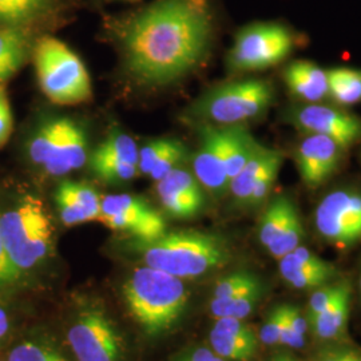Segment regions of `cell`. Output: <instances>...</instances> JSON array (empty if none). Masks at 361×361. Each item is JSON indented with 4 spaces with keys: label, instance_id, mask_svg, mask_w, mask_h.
I'll return each instance as SVG.
<instances>
[{
    "label": "cell",
    "instance_id": "obj_43",
    "mask_svg": "<svg viewBox=\"0 0 361 361\" xmlns=\"http://www.w3.org/2000/svg\"><path fill=\"white\" fill-rule=\"evenodd\" d=\"M286 313H288L289 323L297 334L301 336L307 335V332L310 329V323H308V319L302 314L300 308L295 307V305L286 304Z\"/></svg>",
    "mask_w": 361,
    "mask_h": 361
},
{
    "label": "cell",
    "instance_id": "obj_22",
    "mask_svg": "<svg viewBox=\"0 0 361 361\" xmlns=\"http://www.w3.org/2000/svg\"><path fill=\"white\" fill-rule=\"evenodd\" d=\"M30 38L23 27L0 28V83L15 75L26 61Z\"/></svg>",
    "mask_w": 361,
    "mask_h": 361
},
{
    "label": "cell",
    "instance_id": "obj_4",
    "mask_svg": "<svg viewBox=\"0 0 361 361\" xmlns=\"http://www.w3.org/2000/svg\"><path fill=\"white\" fill-rule=\"evenodd\" d=\"M0 235L13 265L25 273L50 256L52 219L38 197L27 194L0 214Z\"/></svg>",
    "mask_w": 361,
    "mask_h": 361
},
{
    "label": "cell",
    "instance_id": "obj_23",
    "mask_svg": "<svg viewBox=\"0 0 361 361\" xmlns=\"http://www.w3.org/2000/svg\"><path fill=\"white\" fill-rule=\"evenodd\" d=\"M298 214L293 201L286 195H277L267 207L258 226V238L267 249L285 232L290 221Z\"/></svg>",
    "mask_w": 361,
    "mask_h": 361
},
{
    "label": "cell",
    "instance_id": "obj_36",
    "mask_svg": "<svg viewBox=\"0 0 361 361\" xmlns=\"http://www.w3.org/2000/svg\"><path fill=\"white\" fill-rule=\"evenodd\" d=\"M285 305H279L268 314L265 323L259 328L258 340L265 345L280 344V334L284 322Z\"/></svg>",
    "mask_w": 361,
    "mask_h": 361
},
{
    "label": "cell",
    "instance_id": "obj_18",
    "mask_svg": "<svg viewBox=\"0 0 361 361\" xmlns=\"http://www.w3.org/2000/svg\"><path fill=\"white\" fill-rule=\"evenodd\" d=\"M89 157V141L83 126L73 119L63 143L51 162L43 169L47 174L62 177L83 168Z\"/></svg>",
    "mask_w": 361,
    "mask_h": 361
},
{
    "label": "cell",
    "instance_id": "obj_48",
    "mask_svg": "<svg viewBox=\"0 0 361 361\" xmlns=\"http://www.w3.org/2000/svg\"><path fill=\"white\" fill-rule=\"evenodd\" d=\"M0 361H1V360H0Z\"/></svg>",
    "mask_w": 361,
    "mask_h": 361
},
{
    "label": "cell",
    "instance_id": "obj_8",
    "mask_svg": "<svg viewBox=\"0 0 361 361\" xmlns=\"http://www.w3.org/2000/svg\"><path fill=\"white\" fill-rule=\"evenodd\" d=\"M78 361H122L123 338L116 323L98 307L79 310L67 332Z\"/></svg>",
    "mask_w": 361,
    "mask_h": 361
},
{
    "label": "cell",
    "instance_id": "obj_30",
    "mask_svg": "<svg viewBox=\"0 0 361 361\" xmlns=\"http://www.w3.org/2000/svg\"><path fill=\"white\" fill-rule=\"evenodd\" d=\"M138 153L140 147L135 141L123 131H111L99 146L92 152L94 157L109 158L116 161H125L138 166Z\"/></svg>",
    "mask_w": 361,
    "mask_h": 361
},
{
    "label": "cell",
    "instance_id": "obj_24",
    "mask_svg": "<svg viewBox=\"0 0 361 361\" xmlns=\"http://www.w3.org/2000/svg\"><path fill=\"white\" fill-rule=\"evenodd\" d=\"M274 149L268 147L262 143H258L257 149L249 158L245 166L231 180L229 192L232 194L233 200L237 205L245 207L249 201L252 190L261 176L262 170L269 162Z\"/></svg>",
    "mask_w": 361,
    "mask_h": 361
},
{
    "label": "cell",
    "instance_id": "obj_13",
    "mask_svg": "<svg viewBox=\"0 0 361 361\" xmlns=\"http://www.w3.org/2000/svg\"><path fill=\"white\" fill-rule=\"evenodd\" d=\"M157 193L169 216L178 219L195 217L204 207L205 195L193 171L177 168L157 182Z\"/></svg>",
    "mask_w": 361,
    "mask_h": 361
},
{
    "label": "cell",
    "instance_id": "obj_28",
    "mask_svg": "<svg viewBox=\"0 0 361 361\" xmlns=\"http://www.w3.org/2000/svg\"><path fill=\"white\" fill-rule=\"evenodd\" d=\"M212 350L224 360H250L258 347V338H245L212 329L209 335Z\"/></svg>",
    "mask_w": 361,
    "mask_h": 361
},
{
    "label": "cell",
    "instance_id": "obj_27",
    "mask_svg": "<svg viewBox=\"0 0 361 361\" xmlns=\"http://www.w3.org/2000/svg\"><path fill=\"white\" fill-rule=\"evenodd\" d=\"M51 0H0V25L23 27L50 10Z\"/></svg>",
    "mask_w": 361,
    "mask_h": 361
},
{
    "label": "cell",
    "instance_id": "obj_3",
    "mask_svg": "<svg viewBox=\"0 0 361 361\" xmlns=\"http://www.w3.org/2000/svg\"><path fill=\"white\" fill-rule=\"evenodd\" d=\"M123 297L131 317L150 336L170 331L188 302L182 279L147 265L130 274L123 285Z\"/></svg>",
    "mask_w": 361,
    "mask_h": 361
},
{
    "label": "cell",
    "instance_id": "obj_16",
    "mask_svg": "<svg viewBox=\"0 0 361 361\" xmlns=\"http://www.w3.org/2000/svg\"><path fill=\"white\" fill-rule=\"evenodd\" d=\"M290 95L301 104H323L329 99L326 70L308 61H296L283 73Z\"/></svg>",
    "mask_w": 361,
    "mask_h": 361
},
{
    "label": "cell",
    "instance_id": "obj_41",
    "mask_svg": "<svg viewBox=\"0 0 361 361\" xmlns=\"http://www.w3.org/2000/svg\"><path fill=\"white\" fill-rule=\"evenodd\" d=\"M312 361H361V350L350 347L328 348L317 353Z\"/></svg>",
    "mask_w": 361,
    "mask_h": 361
},
{
    "label": "cell",
    "instance_id": "obj_21",
    "mask_svg": "<svg viewBox=\"0 0 361 361\" xmlns=\"http://www.w3.org/2000/svg\"><path fill=\"white\" fill-rule=\"evenodd\" d=\"M349 310H350V285L343 283L341 290L335 301L310 319V324L313 335L320 340H335L343 335L347 329Z\"/></svg>",
    "mask_w": 361,
    "mask_h": 361
},
{
    "label": "cell",
    "instance_id": "obj_14",
    "mask_svg": "<svg viewBox=\"0 0 361 361\" xmlns=\"http://www.w3.org/2000/svg\"><path fill=\"white\" fill-rule=\"evenodd\" d=\"M200 134L201 145L192 159L194 177L207 192L221 197L229 192L231 183L224 162L221 130L207 123Z\"/></svg>",
    "mask_w": 361,
    "mask_h": 361
},
{
    "label": "cell",
    "instance_id": "obj_42",
    "mask_svg": "<svg viewBox=\"0 0 361 361\" xmlns=\"http://www.w3.org/2000/svg\"><path fill=\"white\" fill-rule=\"evenodd\" d=\"M280 344L290 348H302L305 344V336L298 335L289 323L288 313H286V304H285L284 322H283L281 334H280Z\"/></svg>",
    "mask_w": 361,
    "mask_h": 361
},
{
    "label": "cell",
    "instance_id": "obj_5",
    "mask_svg": "<svg viewBox=\"0 0 361 361\" xmlns=\"http://www.w3.org/2000/svg\"><path fill=\"white\" fill-rule=\"evenodd\" d=\"M34 65L39 87L52 104L73 106L90 101V74L83 61L62 40L39 39L34 49Z\"/></svg>",
    "mask_w": 361,
    "mask_h": 361
},
{
    "label": "cell",
    "instance_id": "obj_12",
    "mask_svg": "<svg viewBox=\"0 0 361 361\" xmlns=\"http://www.w3.org/2000/svg\"><path fill=\"white\" fill-rule=\"evenodd\" d=\"M340 143L320 134H304L295 152V162L305 186L316 189L329 180L340 166L344 153Z\"/></svg>",
    "mask_w": 361,
    "mask_h": 361
},
{
    "label": "cell",
    "instance_id": "obj_10",
    "mask_svg": "<svg viewBox=\"0 0 361 361\" xmlns=\"http://www.w3.org/2000/svg\"><path fill=\"white\" fill-rule=\"evenodd\" d=\"M314 226L328 243L340 247L361 241V193L335 190L314 210Z\"/></svg>",
    "mask_w": 361,
    "mask_h": 361
},
{
    "label": "cell",
    "instance_id": "obj_37",
    "mask_svg": "<svg viewBox=\"0 0 361 361\" xmlns=\"http://www.w3.org/2000/svg\"><path fill=\"white\" fill-rule=\"evenodd\" d=\"M341 286L343 283H337V284L323 285L314 289L308 304V316H307L308 323L310 319L322 313L335 301L336 297L341 290Z\"/></svg>",
    "mask_w": 361,
    "mask_h": 361
},
{
    "label": "cell",
    "instance_id": "obj_20",
    "mask_svg": "<svg viewBox=\"0 0 361 361\" xmlns=\"http://www.w3.org/2000/svg\"><path fill=\"white\" fill-rule=\"evenodd\" d=\"M219 130L226 174L229 180H232L245 166L259 142L244 125L219 126Z\"/></svg>",
    "mask_w": 361,
    "mask_h": 361
},
{
    "label": "cell",
    "instance_id": "obj_25",
    "mask_svg": "<svg viewBox=\"0 0 361 361\" xmlns=\"http://www.w3.org/2000/svg\"><path fill=\"white\" fill-rule=\"evenodd\" d=\"M280 261V273L281 277L289 285L296 289H316L323 285H326L335 279L337 271L335 265L331 268L314 269L307 268L298 264L289 255H286Z\"/></svg>",
    "mask_w": 361,
    "mask_h": 361
},
{
    "label": "cell",
    "instance_id": "obj_7",
    "mask_svg": "<svg viewBox=\"0 0 361 361\" xmlns=\"http://www.w3.org/2000/svg\"><path fill=\"white\" fill-rule=\"evenodd\" d=\"M296 46L295 34L281 23L258 22L244 27L228 55L233 73L261 71L285 61Z\"/></svg>",
    "mask_w": 361,
    "mask_h": 361
},
{
    "label": "cell",
    "instance_id": "obj_31",
    "mask_svg": "<svg viewBox=\"0 0 361 361\" xmlns=\"http://www.w3.org/2000/svg\"><path fill=\"white\" fill-rule=\"evenodd\" d=\"M91 171L106 183L121 185L134 180L140 173L138 166L125 161H116L109 158H99L91 155Z\"/></svg>",
    "mask_w": 361,
    "mask_h": 361
},
{
    "label": "cell",
    "instance_id": "obj_11",
    "mask_svg": "<svg viewBox=\"0 0 361 361\" xmlns=\"http://www.w3.org/2000/svg\"><path fill=\"white\" fill-rule=\"evenodd\" d=\"M286 121L302 134L332 138L344 149L361 141V118L335 106L300 104L286 111Z\"/></svg>",
    "mask_w": 361,
    "mask_h": 361
},
{
    "label": "cell",
    "instance_id": "obj_33",
    "mask_svg": "<svg viewBox=\"0 0 361 361\" xmlns=\"http://www.w3.org/2000/svg\"><path fill=\"white\" fill-rule=\"evenodd\" d=\"M283 162H284L283 152L274 149L269 162L267 164V166L262 170L261 176L258 177L257 182H256V185L252 190V194L249 197V201H247L246 207H259L268 200L271 189H273V185L279 177L280 169L283 166Z\"/></svg>",
    "mask_w": 361,
    "mask_h": 361
},
{
    "label": "cell",
    "instance_id": "obj_6",
    "mask_svg": "<svg viewBox=\"0 0 361 361\" xmlns=\"http://www.w3.org/2000/svg\"><path fill=\"white\" fill-rule=\"evenodd\" d=\"M274 101L267 79L249 78L228 82L207 91L192 107V116L207 125L237 126L264 116Z\"/></svg>",
    "mask_w": 361,
    "mask_h": 361
},
{
    "label": "cell",
    "instance_id": "obj_9",
    "mask_svg": "<svg viewBox=\"0 0 361 361\" xmlns=\"http://www.w3.org/2000/svg\"><path fill=\"white\" fill-rule=\"evenodd\" d=\"M98 221L111 231L129 234L134 241H152L168 232L164 216L143 198L133 194L102 197V212Z\"/></svg>",
    "mask_w": 361,
    "mask_h": 361
},
{
    "label": "cell",
    "instance_id": "obj_35",
    "mask_svg": "<svg viewBox=\"0 0 361 361\" xmlns=\"http://www.w3.org/2000/svg\"><path fill=\"white\" fill-rule=\"evenodd\" d=\"M304 238V228L300 216L297 214L290 221L285 232L268 247V252L271 253V257L280 258L284 257L292 250H295L297 246L301 245V241Z\"/></svg>",
    "mask_w": 361,
    "mask_h": 361
},
{
    "label": "cell",
    "instance_id": "obj_19",
    "mask_svg": "<svg viewBox=\"0 0 361 361\" xmlns=\"http://www.w3.org/2000/svg\"><path fill=\"white\" fill-rule=\"evenodd\" d=\"M71 118H54L40 125L28 142V157L34 165L44 169L58 154Z\"/></svg>",
    "mask_w": 361,
    "mask_h": 361
},
{
    "label": "cell",
    "instance_id": "obj_17",
    "mask_svg": "<svg viewBox=\"0 0 361 361\" xmlns=\"http://www.w3.org/2000/svg\"><path fill=\"white\" fill-rule=\"evenodd\" d=\"M188 157V147L178 140H154L140 149L138 173L158 182L166 177L174 169L180 168Z\"/></svg>",
    "mask_w": 361,
    "mask_h": 361
},
{
    "label": "cell",
    "instance_id": "obj_39",
    "mask_svg": "<svg viewBox=\"0 0 361 361\" xmlns=\"http://www.w3.org/2000/svg\"><path fill=\"white\" fill-rule=\"evenodd\" d=\"M22 274L23 273L13 265L0 235V289L16 284Z\"/></svg>",
    "mask_w": 361,
    "mask_h": 361
},
{
    "label": "cell",
    "instance_id": "obj_47",
    "mask_svg": "<svg viewBox=\"0 0 361 361\" xmlns=\"http://www.w3.org/2000/svg\"><path fill=\"white\" fill-rule=\"evenodd\" d=\"M360 286H361V277H360Z\"/></svg>",
    "mask_w": 361,
    "mask_h": 361
},
{
    "label": "cell",
    "instance_id": "obj_15",
    "mask_svg": "<svg viewBox=\"0 0 361 361\" xmlns=\"http://www.w3.org/2000/svg\"><path fill=\"white\" fill-rule=\"evenodd\" d=\"M55 204L66 226L97 221L102 212V197L86 182L62 180L55 192Z\"/></svg>",
    "mask_w": 361,
    "mask_h": 361
},
{
    "label": "cell",
    "instance_id": "obj_45",
    "mask_svg": "<svg viewBox=\"0 0 361 361\" xmlns=\"http://www.w3.org/2000/svg\"><path fill=\"white\" fill-rule=\"evenodd\" d=\"M10 332V317L7 310L0 305V341Z\"/></svg>",
    "mask_w": 361,
    "mask_h": 361
},
{
    "label": "cell",
    "instance_id": "obj_2",
    "mask_svg": "<svg viewBox=\"0 0 361 361\" xmlns=\"http://www.w3.org/2000/svg\"><path fill=\"white\" fill-rule=\"evenodd\" d=\"M143 262L178 279H195L224 267L231 257L226 241L198 231L166 232L152 241H134Z\"/></svg>",
    "mask_w": 361,
    "mask_h": 361
},
{
    "label": "cell",
    "instance_id": "obj_1",
    "mask_svg": "<svg viewBox=\"0 0 361 361\" xmlns=\"http://www.w3.org/2000/svg\"><path fill=\"white\" fill-rule=\"evenodd\" d=\"M212 38L209 0H157L122 28L125 68L142 85L165 86L201 66Z\"/></svg>",
    "mask_w": 361,
    "mask_h": 361
},
{
    "label": "cell",
    "instance_id": "obj_34",
    "mask_svg": "<svg viewBox=\"0 0 361 361\" xmlns=\"http://www.w3.org/2000/svg\"><path fill=\"white\" fill-rule=\"evenodd\" d=\"M259 285L257 277L249 271H234L232 274L221 279L216 284L213 298L214 300H226L235 296L246 289Z\"/></svg>",
    "mask_w": 361,
    "mask_h": 361
},
{
    "label": "cell",
    "instance_id": "obj_38",
    "mask_svg": "<svg viewBox=\"0 0 361 361\" xmlns=\"http://www.w3.org/2000/svg\"><path fill=\"white\" fill-rule=\"evenodd\" d=\"M13 129V110L7 91L3 83H0V149L8 142Z\"/></svg>",
    "mask_w": 361,
    "mask_h": 361
},
{
    "label": "cell",
    "instance_id": "obj_26",
    "mask_svg": "<svg viewBox=\"0 0 361 361\" xmlns=\"http://www.w3.org/2000/svg\"><path fill=\"white\" fill-rule=\"evenodd\" d=\"M329 99L340 106L361 102V70L335 67L326 70Z\"/></svg>",
    "mask_w": 361,
    "mask_h": 361
},
{
    "label": "cell",
    "instance_id": "obj_44",
    "mask_svg": "<svg viewBox=\"0 0 361 361\" xmlns=\"http://www.w3.org/2000/svg\"><path fill=\"white\" fill-rule=\"evenodd\" d=\"M176 361H226L224 360L222 357L217 356L212 349L209 348H198L186 353L183 356H180Z\"/></svg>",
    "mask_w": 361,
    "mask_h": 361
},
{
    "label": "cell",
    "instance_id": "obj_32",
    "mask_svg": "<svg viewBox=\"0 0 361 361\" xmlns=\"http://www.w3.org/2000/svg\"><path fill=\"white\" fill-rule=\"evenodd\" d=\"M7 361H68L50 341L27 340L15 345Z\"/></svg>",
    "mask_w": 361,
    "mask_h": 361
},
{
    "label": "cell",
    "instance_id": "obj_40",
    "mask_svg": "<svg viewBox=\"0 0 361 361\" xmlns=\"http://www.w3.org/2000/svg\"><path fill=\"white\" fill-rule=\"evenodd\" d=\"M214 329L229 334V335L240 336L245 338H258L257 335L255 334L253 328L250 325L244 323V320L234 319V317H221L217 319V322L213 326Z\"/></svg>",
    "mask_w": 361,
    "mask_h": 361
},
{
    "label": "cell",
    "instance_id": "obj_29",
    "mask_svg": "<svg viewBox=\"0 0 361 361\" xmlns=\"http://www.w3.org/2000/svg\"><path fill=\"white\" fill-rule=\"evenodd\" d=\"M261 297V284L246 289L244 292L226 300H212L210 313L216 317H234L244 320L257 305Z\"/></svg>",
    "mask_w": 361,
    "mask_h": 361
},
{
    "label": "cell",
    "instance_id": "obj_46",
    "mask_svg": "<svg viewBox=\"0 0 361 361\" xmlns=\"http://www.w3.org/2000/svg\"><path fill=\"white\" fill-rule=\"evenodd\" d=\"M267 361H300L297 360L296 357L290 356V355H277V356H273L271 359Z\"/></svg>",
    "mask_w": 361,
    "mask_h": 361
}]
</instances>
